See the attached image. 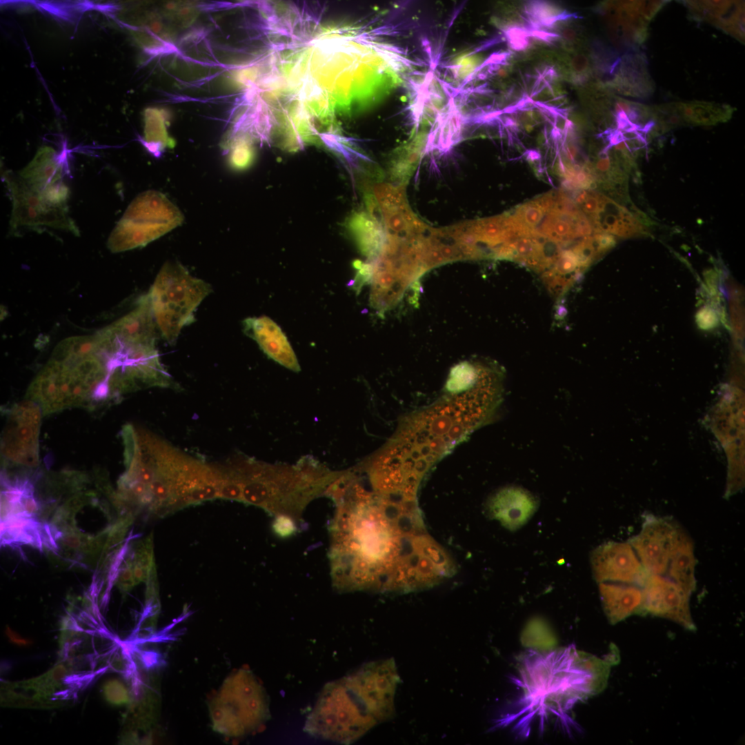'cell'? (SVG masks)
Segmentation results:
<instances>
[{
	"label": "cell",
	"mask_w": 745,
	"mask_h": 745,
	"mask_svg": "<svg viewBox=\"0 0 745 745\" xmlns=\"http://www.w3.org/2000/svg\"><path fill=\"white\" fill-rule=\"evenodd\" d=\"M359 476L343 480L331 498L329 559L340 593L410 592L451 577L455 564L428 535L417 496L367 489Z\"/></svg>",
	"instance_id": "obj_1"
},
{
	"label": "cell",
	"mask_w": 745,
	"mask_h": 745,
	"mask_svg": "<svg viewBox=\"0 0 745 745\" xmlns=\"http://www.w3.org/2000/svg\"><path fill=\"white\" fill-rule=\"evenodd\" d=\"M503 377L487 369L470 388L448 393L410 415L375 454L386 469L421 483L430 469L475 430L487 422L502 399Z\"/></svg>",
	"instance_id": "obj_2"
},
{
	"label": "cell",
	"mask_w": 745,
	"mask_h": 745,
	"mask_svg": "<svg viewBox=\"0 0 745 745\" xmlns=\"http://www.w3.org/2000/svg\"><path fill=\"white\" fill-rule=\"evenodd\" d=\"M608 664L581 655L570 646L547 653L530 651L520 662L513 683L517 694L500 722L520 737H528L533 725L542 733L553 717L571 733L577 728L568 712L575 704L602 691Z\"/></svg>",
	"instance_id": "obj_3"
},
{
	"label": "cell",
	"mask_w": 745,
	"mask_h": 745,
	"mask_svg": "<svg viewBox=\"0 0 745 745\" xmlns=\"http://www.w3.org/2000/svg\"><path fill=\"white\" fill-rule=\"evenodd\" d=\"M120 368L115 348L97 333L67 338L30 384L26 399L43 415L72 407L97 408L119 401Z\"/></svg>",
	"instance_id": "obj_4"
},
{
	"label": "cell",
	"mask_w": 745,
	"mask_h": 745,
	"mask_svg": "<svg viewBox=\"0 0 745 745\" xmlns=\"http://www.w3.org/2000/svg\"><path fill=\"white\" fill-rule=\"evenodd\" d=\"M242 486V502L264 509L275 517L297 524L314 499L324 495L342 473L331 470L310 457L295 465L268 464L243 455L229 461Z\"/></svg>",
	"instance_id": "obj_5"
},
{
	"label": "cell",
	"mask_w": 745,
	"mask_h": 745,
	"mask_svg": "<svg viewBox=\"0 0 745 745\" xmlns=\"http://www.w3.org/2000/svg\"><path fill=\"white\" fill-rule=\"evenodd\" d=\"M212 287L193 277L177 261L166 262L147 294L157 328L173 345L182 328L195 321L194 313Z\"/></svg>",
	"instance_id": "obj_6"
},
{
	"label": "cell",
	"mask_w": 745,
	"mask_h": 745,
	"mask_svg": "<svg viewBox=\"0 0 745 745\" xmlns=\"http://www.w3.org/2000/svg\"><path fill=\"white\" fill-rule=\"evenodd\" d=\"M377 724L361 697L342 677L324 687L308 715L304 731L318 738L349 744Z\"/></svg>",
	"instance_id": "obj_7"
},
{
	"label": "cell",
	"mask_w": 745,
	"mask_h": 745,
	"mask_svg": "<svg viewBox=\"0 0 745 745\" xmlns=\"http://www.w3.org/2000/svg\"><path fill=\"white\" fill-rule=\"evenodd\" d=\"M183 216L163 194L148 190L135 197L108 239V248L120 252L143 247L180 226Z\"/></svg>",
	"instance_id": "obj_8"
},
{
	"label": "cell",
	"mask_w": 745,
	"mask_h": 745,
	"mask_svg": "<svg viewBox=\"0 0 745 745\" xmlns=\"http://www.w3.org/2000/svg\"><path fill=\"white\" fill-rule=\"evenodd\" d=\"M12 201L10 221L11 230L20 228L41 230L49 227L79 235V230L69 215L68 206L49 203L19 176L8 171L3 175Z\"/></svg>",
	"instance_id": "obj_9"
},
{
	"label": "cell",
	"mask_w": 745,
	"mask_h": 745,
	"mask_svg": "<svg viewBox=\"0 0 745 745\" xmlns=\"http://www.w3.org/2000/svg\"><path fill=\"white\" fill-rule=\"evenodd\" d=\"M6 415L1 441L4 465L37 467L39 463V436L43 415L40 406L26 399L8 408Z\"/></svg>",
	"instance_id": "obj_10"
},
{
	"label": "cell",
	"mask_w": 745,
	"mask_h": 745,
	"mask_svg": "<svg viewBox=\"0 0 745 745\" xmlns=\"http://www.w3.org/2000/svg\"><path fill=\"white\" fill-rule=\"evenodd\" d=\"M226 685L227 734L238 736L252 732L268 719L266 694L250 671L241 670Z\"/></svg>",
	"instance_id": "obj_11"
},
{
	"label": "cell",
	"mask_w": 745,
	"mask_h": 745,
	"mask_svg": "<svg viewBox=\"0 0 745 745\" xmlns=\"http://www.w3.org/2000/svg\"><path fill=\"white\" fill-rule=\"evenodd\" d=\"M378 723L395 715L394 699L399 675L392 658L367 663L344 677Z\"/></svg>",
	"instance_id": "obj_12"
},
{
	"label": "cell",
	"mask_w": 745,
	"mask_h": 745,
	"mask_svg": "<svg viewBox=\"0 0 745 745\" xmlns=\"http://www.w3.org/2000/svg\"><path fill=\"white\" fill-rule=\"evenodd\" d=\"M684 531L674 520L653 517L628 542L648 573L663 575Z\"/></svg>",
	"instance_id": "obj_13"
},
{
	"label": "cell",
	"mask_w": 745,
	"mask_h": 745,
	"mask_svg": "<svg viewBox=\"0 0 745 745\" xmlns=\"http://www.w3.org/2000/svg\"><path fill=\"white\" fill-rule=\"evenodd\" d=\"M642 614L670 619L686 629H695L689 607L690 595L668 577L647 573L642 587Z\"/></svg>",
	"instance_id": "obj_14"
},
{
	"label": "cell",
	"mask_w": 745,
	"mask_h": 745,
	"mask_svg": "<svg viewBox=\"0 0 745 745\" xmlns=\"http://www.w3.org/2000/svg\"><path fill=\"white\" fill-rule=\"evenodd\" d=\"M590 561L598 583L631 584L642 588L648 573L629 542L604 544L593 551Z\"/></svg>",
	"instance_id": "obj_15"
},
{
	"label": "cell",
	"mask_w": 745,
	"mask_h": 745,
	"mask_svg": "<svg viewBox=\"0 0 745 745\" xmlns=\"http://www.w3.org/2000/svg\"><path fill=\"white\" fill-rule=\"evenodd\" d=\"M537 506V498L530 492L520 487L508 486L499 489L488 498L486 510L490 518L513 531L530 519Z\"/></svg>",
	"instance_id": "obj_16"
},
{
	"label": "cell",
	"mask_w": 745,
	"mask_h": 745,
	"mask_svg": "<svg viewBox=\"0 0 745 745\" xmlns=\"http://www.w3.org/2000/svg\"><path fill=\"white\" fill-rule=\"evenodd\" d=\"M603 83L611 92L639 99H647L655 91L646 57L638 50L620 57L612 78Z\"/></svg>",
	"instance_id": "obj_17"
},
{
	"label": "cell",
	"mask_w": 745,
	"mask_h": 745,
	"mask_svg": "<svg viewBox=\"0 0 745 745\" xmlns=\"http://www.w3.org/2000/svg\"><path fill=\"white\" fill-rule=\"evenodd\" d=\"M244 331L271 359L295 372L300 366L295 352L280 327L266 316L248 317L242 322Z\"/></svg>",
	"instance_id": "obj_18"
},
{
	"label": "cell",
	"mask_w": 745,
	"mask_h": 745,
	"mask_svg": "<svg viewBox=\"0 0 745 745\" xmlns=\"http://www.w3.org/2000/svg\"><path fill=\"white\" fill-rule=\"evenodd\" d=\"M688 15L694 20L704 21L744 42V1H684Z\"/></svg>",
	"instance_id": "obj_19"
},
{
	"label": "cell",
	"mask_w": 745,
	"mask_h": 745,
	"mask_svg": "<svg viewBox=\"0 0 745 745\" xmlns=\"http://www.w3.org/2000/svg\"><path fill=\"white\" fill-rule=\"evenodd\" d=\"M587 218L593 229L599 233L628 237L643 233L645 230L644 223L641 219L599 192L597 209Z\"/></svg>",
	"instance_id": "obj_20"
},
{
	"label": "cell",
	"mask_w": 745,
	"mask_h": 745,
	"mask_svg": "<svg viewBox=\"0 0 745 745\" xmlns=\"http://www.w3.org/2000/svg\"><path fill=\"white\" fill-rule=\"evenodd\" d=\"M464 125V113L454 98L450 97L434 120L422 156L433 151L447 153L461 140Z\"/></svg>",
	"instance_id": "obj_21"
},
{
	"label": "cell",
	"mask_w": 745,
	"mask_h": 745,
	"mask_svg": "<svg viewBox=\"0 0 745 745\" xmlns=\"http://www.w3.org/2000/svg\"><path fill=\"white\" fill-rule=\"evenodd\" d=\"M66 160L64 153L59 155L52 148L44 146L18 175L30 187L37 192H43L65 184Z\"/></svg>",
	"instance_id": "obj_22"
},
{
	"label": "cell",
	"mask_w": 745,
	"mask_h": 745,
	"mask_svg": "<svg viewBox=\"0 0 745 745\" xmlns=\"http://www.w3.org/2000/svg\"><path fill=\"white\" fill-rule=\"evenodd\" d=\"M599 589L604 612L611 624L642 614V589L631 584L602 582Z\"/></svg>",
	"instance_id": "obj_23"
},
{
	"label": "cell",
	"mask_w": 745,
	"mask_h": 745,
	"mask_svg": "<svg viewBox=\"0 0 745 745\" xmlns=\"http://www.w3.org/2000/svg\"><path fill=\"white\" fill-rule=\"evenodd\" d=\"M411 91L410 112L413 123L418 128L422 119L429 117L433 121L444 108L442 81L432 70L408 81Z\"/></svg>",
	"instance_id": "obj_24"
},
{
	"label": "cell",
	"mask_w": 745,
	"mask_h": 745,
	"mask_svg": "<svg viewBox=\"0 0 745 745\" xmlns=\"http://www.w3.org/2000/svg\"><path fill=\"white\" fill-rule=\"evenodd\" d=\"M347 228L361 253L368 261L375 260L387 236L382 221L368 211H359L349 217Z\"/></svg>",
	"instance_id": "obj_25"
},
{
	"label": "cell",
	"mask_w": 745,
	"mask_h": 745,
	"mask_svg": "<svg viewBox=\"0 0 745 745\" xmlns=\"http://www.w3.org/2000/svg\"><path fill=\"white\" fill-rule=\"evenodd\" d=\"M695 565L693 542L684 530L671 555L666 573L689 595L696 587Z\"/></svg>",
	"instance_id": "obj_26"
},
{
	"label": "cell",
	"mask_w": 745,
	"mask_h": 745,
	"mask_svg": "<svg viewBox=\"0 0 745 745\" xmlns=\"http://www.w3.org/2000/svg\"><path fill=\"white\" fill-rule=\"evenodd\" d=\"M684 123L693 126H712L729 120L735 108L725 103L695 101L678 102Z\"/></svg>",
	"instance_id": "obj_27"
},
{
	"label": "cell",
	"mask_w": 745,
	"mask_h": 745,
	"mask_svg": "<svg viewBox=\"0 0 745 745\" xmlns=\"http://www.w3.org/2000/svg\"><path fill=\"white\" fill-rule=\"evenodd\" d=\"M426 140L424 135L417 136L412 142L399 150L391 160L390 174L398 185L406 184L423 155Z\"/></svg>",
	"instance_id": "obj_28"
},
{
	"label": "cell",
	"mask_w": 745,
	"mask_h": 745,
	"mask_svg": "<svg viewBox=\"0 0 745 745\" xmlns=\"http://www.w3.org/2000/svg\"><path fill=\"white\" fill-rule=\"evenodd\" d=\"M144 121V146L150 152L159 156L165 148L173 143L166 130V112L163 110L148 108Z\"/></svg>",
	"instance_id": "obj_29"
},
{
	"label": "cell",
	"mask_w": 745,
	"mask_h": 745,
	"mask_svg": "<svg viewBox=\"0 0 745 745\" xmlns=\"http://www.w3.org/2000/svg\"><path fill=\"white\" fill-rule=\"evenodd\" d=\"M406 185L379 183L373 188V196L381 216L400 210L408 205Z\"/></svg>",
	"instance_id": "obj_30"
},
{
	"label": "cell",
	"mask_w": 745,
	"mask_h": 745,
	"mask_svg": "<svg viewBox=\"0 0 745 745\" xmlns=\"http://www.w3.org/2000/svg\"><path fill=\"white\" fill-rule=\"evenodd\" d=\"M253 139L244 135L225 137L223 148L228 149L229 163L237 170L246 169L254 158Z\"/></svg>",
	"instance_id": "obj_31"
},
{
	"label": "cell",
	"mask_w": 745,
	"mask_h": 745,
	"mask_svg": "<svg viewBox=\"0 0 745 745\" xmlns=\"http://www.w3.org/2000/svg\"><path fill=\"white\" fill-rule=\"evenodd\" d=\"M512 213L520 224L529 229L535 230V226L547 212L535 199L515 208Z\"/></svg>",
	"instance_id": "obj_32"
},
{
	"label": "cell",
	"mask_w": 745,
	"mask_h": 745,
	"mask_svg": "<svg viewBox=\"0 0 745 745\" xmlns=\"http://www.w3.org/2000/svg\"><path fill=\"white\" fill-rule=\"evenodd\" d=\"M508 46L517 51L523 52L529 47V30L519 26H513L502 30Z\"/></svg>",
	"instance_id": "obj_33"
},
{
	"label": "cell",
	"mask_w": 745,
	"mask_h": 745,
	"mask_svg": "<svg viewBox=\"0 0 745 745\" xmlns=\"http://www.w3.org/2000/svg\"><path fill=\"white\" fill-rule=\"evenodd\" d=\"M103 695L107 702L113 705H121L129 702L128 691L119 679L108 680L103 686Z\"/></svg>",
	"instance_id": "obj_34"
},
{
	"label": "cell",
	"mask_w": 745,
	"mask_h": 745,
	"mask_svg": "<svg viewBox=\"0 0 745 745\" xmlns=\"http://www.w3.org/2000/svg\"><path fill=\"white\" fill-rule=\"evenodd\" d=\"M117 577L118 586L123 592H127L136 584L133 576L132 560L129 559L126 562L125 567L119 570Z\"/></svg>",
	"instance_id": "obj_35"
},
{
	"label": "cell",
	"mask_w": 745,
	"mask_h": 745,
	"mask_svg": "<svg viewBox=\"0 0 745 745\" xmlns=\"http://www.w3.org/2000/svg\"><path fill=\"white\" fill-rule=\"evenodd\" d=\"M274 531L281 537H288L297 531V524L291 519L280 516L275 517L272 524Z\"/></svg>",
	"instance_id": "obj_36"
},
{
	"label": "cell",
	"mask_w": 745,
	"mask_h": 745,
	"mask_svg": "<svg viewBox=\"0 0 745 745\" xmlns=\"http://www.w3.org/2000/svg\"><path fill=\"white\" fill-rule=\"evenodd\" d=\"M5 633L11 643L19 646H28L32 643L31 639L21 636L17 633L11 630L8 626L6 627Z\"/></svg>",
	"instance_id": "obj_37"
},
{
	"label": "cell",
	"mask_w": 745,
	"mask_h": 745,
	"mask_svg": "<svg viewBox=\"0 0 745 745\" xmlns=\"http://www.w3.org/2000/svg\"><path fill=\"white\" fill-rule=\"evenodd\" d=\"M61 543L70 548H79L81 545L80 537L76 533H67L61 537Z\"/></svg>",
	"instance_id": "obj_38"
},
{
	"label": "cell",
	"mask_w": 745,
	"mask_h": 745,
	"mask_svg": "<svg viewBox=\"0 0 745 745\" xmlns=\"http://www.w3.org/2000/svg\"><path fill=\"white\" fill-rule=\"evenodd\" d=\"M557 34H559L563 39L570 41L571 43L579 41L577 37L576 31L572 28L567 27L560 30Z\"/></svg>",
	"instance_id": "obj_39"
},
{
	"label": "cell",
	"mask_w": 745,
	"mask_h": 745,
	"mask_svg": "<svg viewBox=\"0 0 745 745\" xmlns=\"http://www.w3.org/2000/svg\"><path fill=\"white\" fill-rule=\"evenodd\" d=\"M566 102H568L566 97L563 96L560 97H555L542 103L550 108H559L560 106H562Z\"/></svg>",
	"instance_id": "obj_40"
},
{
	"label": "cell",
	"mask_w": 745,
	"mask_h": 745,
	"mask_svg": "<svg viewBox=\"0 0 745 745\" xmlns=\"http://www.w3.org/2000/svg\"><path fill=\"white\" fill-rule=\"evenodd\" d=\"M523 156L526 157V159L530 163L541 160L542 155L539 151L535 149H528L525 151Z\"/></svg>",
	"instance_id": "obj_41"
},
{
	"label": "cell",
	"mask_w": 745,
	"mask_h": 745,
	"mask_svg": "<svg viewBox=\"0 0 745 745\" xmlns=\"http://www.w3.org/2000/svg\"><path fill=\"white\" fill-rule=\"evenodd\" d=\"M531 117L536 124L542 123L546 121L545 118L538 109L531 110Z\"/></svg>",
	"instance_id": "obj_42"
}]
</instances>
